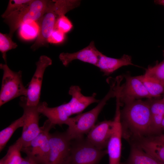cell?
I'll list each match as a JSON object with an SVG mask.
<instances>
[{
    "label": "cell",
    "instance_id": "obj_5",
    "mask_svg": "<svg viewBox=\"0 0 164 164\" xmlns=\"http://www.w3.org/2000/svg\"><path fill=\"white\" fill-rule=\"evenodd\" d=\"M0 68L3 71L0 92V106L19 97H26L27 88L23 83L22 71H12L6 63H1Z\"/></svg>",
    "mask_w": 164,
    "mask_h": 164
},
{
    "label": "cell",
    "instance_id": "obj_21",
    "mask_svg": "<svg viewBox=\"0 0 164 164\" xmlns=\"http://www.w3.org/2000/svg\"><path fill=\"white\" fill-rule=\"evenodd\" d=\"M136 77L143 84L152 98L158 97L164 93V85L155 79L145 74Z\"/></svg>",
    "mask_w": 164,
    "mask_h": 164
},
{
    "label": "cell",
    "instance_id": "obj_27",
    "mask_svg": "<svg viewBox=\"0 0 164 164\" xmlns=\"http://www.w3.org/2000/svg\"><path fill=\"white\" fill-rule=\"evenodd\" d=\"M73 27L71 21L65 15H63L57 19L54 29H58L66 34L70 32Z\"/></svg>",
    "mask_w": 164,
    "mask_h": 164
},
{
    "label": "cell",
    "instance_id": "obj_22",
    "mask_svg": "<svg viewBox=\"0 0 164 164\" xmlns=\"http://www.w3.org/2000/svg\"><path fill=\"white\" fill-rule=\"evenodd\" d=\"M24 117L22 115L20 118L13 122L7 127L0 132V151L4 149L15 132L19 128L22 127Z\"/></svg>",
    "mask_w": 164,
    "mask_h": 164
},
{
    "label": "cell",
    "instance_id": "obj_14",
    "mask_svg": "<svg viewBox=\"0 0 164 164\" xmlns=\"http://www.w3.org/2000/svg\"><path fill=\"white\" fill-rule=\"evenodd\" d=\"M114 127L113 120H105L95 124L87 134L86 139L97 148H107Z\"/></svg>",
    "mask_w": 164,
    "mask_h": 164
},
{
    "label": "cell",
    "instance_id": "obj_26",
    "mask_svg": "<svg viewBox=\"0 0 164 164\" xmlns=\"http://www.w3.org/2000/svg\"><path fill=\"white\" fill-rule=\"evenodd\" d=\"M32 0H10L7 8L1 15L3 19L21 9L28 4Z\"/></svg>",
    "mask_w": 164,
    "mask_h": 164
},
{
    "label": "cell",
    "instance_id": "obj_29",
    "mask_svg": "<svg viewBox=\"0 0 164 164\" xmlns=\"http://www.w3.org/2000/svg\"><path fill=\"white\" fill-rule=\"evenodd\" d=\"M21 164H36L29 157L26 156L23 158Z\"/></svg>",
    "mask_w": 164,
    "mask_h": 164
},
{
    "label": "cell",
    "instance_id": "obj_15",
    "mask_svg": "<svg viewBox=\"0 0 164 164\" xmlns=\"http://www.w3.org/2000/svg\"><path fill=\"white\" fill-rule=\"evenodd\" d=\"M101 53L97 49L94 42L92 41L87 46L77 52L61 53L59 55V58L65 66L76 60L96 66Z\"/></svg>",
    "mask_w": 164,
    "mask_h": 164
},
{
    "label": "cell",
    "instance_id": "obj_18",
    "mask_svg": "<svg viewBox=\"0 0 164 164\" xmlns=\"http://www.w3.org/2000/svg\"><path fill=\"white\" fill-rule=\"evenodd\" d=\"M149 99L152 125L154 136L162 130L161 123L164 117V101L162 99Z\"/></svg>",
    "mask_w": 164,
    "mask_h": 164
},
{
    "label": "cell",
    "instance_id": "obj_28",
    "mask_svg": "<svg viewBox=\"0 0 164 164\" xmlns=\"http://www.w3.org/2000/svg\"><path fill=\"white\" fill-rule=\"evenodd\" d=\"M65 38V34L61 31L54 29L48 39V43L59 44L63 43Z\"/></svg>",
    "mask_w": 164,
    "mask_h": 164
},
{
    "label": "cell",
    "instance_id": "obj_32",
    "mask_svg": "<svg viewBox=\"0 0 164 164\" xmlns=\"http://www.w3.org/2000/svg\"><path fill=\"white\" fill-rule=\"evenodd\" d=\"M120 164H129L128 163H121Z\"/></svg>",
    "mask_w": 164,
    "mask_h": 164
},
{
    "label": "cell",
    "instance_id": "obj_33",
    "mask_svg": "<svg viewBox=\"0 0 164 164\" xmlns=\"http://www.w3.org/2000/svg\"><path fill=\"white\" fill-rule=\"evenodd\" d=\"M162 99H163V100L164 101V96L163 98H162Z\"/></svg>",
    "mask_w": 164,
    "mask_h": 164
},
{
    "label": "cell",
    "instance_id": "obj_11",
    "mask_svg": "<svg viewBox=\"0 0 164 164\" xmlns=\"http://www.w3.org/2000/svg\"><path fill=\"white\" fill-rule=\"evenodd\" d=\"M52 64V60L45 55L41 56L36 63V69L27 88L26 96L23 97L27 106H36L40 103L44 74L46 68Z\"/></svg>",
    "mask_w": 164,
    "mask_h": 164
},
{
    "label": "cell",
    "instance_id": "obj_25",
    "mask_svg": "<svg viewBox=\"0 0 164 164\" xmlns=\"http://www.w3.org/2000/svg\"><path fill=\"white\" fill-rule=\"evenodd\" d=\"M18 46L17 43L12 40L8 34L0 33V51L2 57L6 63V53L9 50L16 48Z\"/></svg>",
    "mask_w": 164,
    "mask_h": 164
},
{
    "label": "cell",
    "instance_id": "obj_30",
    "mask_svg": "<svg viewBox=\"0 0 164 164\" xmlns=\"http://www.w3.org/2000/svg\"><path fill=\"white\" fill-rule=\"evenodd\" d=\"M152 137L157 140L164 142V134Z\"/></svg>",
    "mask_w": 164,
    "mask_h": 164
},
{
    "label": "cell",
    "instance_id": "obj_1",
    "mask_svg": "<svg viewBox=\"0 0 164 164\" xmlns=\"http://www.w3.org/2000/svg\"><path fill=\"white\" fill-rule=\"evenodd\" d=\"M120 111L122 138L131 145L154 136L149 99L125 104Z\"/></svg>",
    "mask_w": 164,
    "mask_h": 164
},
{
    "label": "cell",
    "instance_id": "obj_12",
    "mask_svg": "<svg viewBox=\"0 0 164 164\" xmlns=\"http://www.w3.org/2000/svg\"><path fill=\"white\" fill-rule=\"evenodd\" d=\"M121 106L119 100L116 99L115 113L113 132L107 147L109 164H120L121 152L122 132L120 122Z\"/></svg>",
    "mask_w": 164,
    "mask_h": 164
},
{
    "label": "cell",
    "instance_id": "obj_2",
    "mask_svg": "<svg viewBox=\"0 0 164 164\" xmlns=\"http://www.w3.org/2000/svg\"><path fill=\"white\" fill-rule=\"evenodd\" d=\"M109 85L108 92L95 107L87 112L70 118L66 122L65 124L68 126L66 132L71 140L84 137L95 125L99 114L107 101L116 97L114 84L111 83Z\"/></svg>",
    "mask_w": 164,
    "mask_h": 164
},
{
    "label": "cell",
    "instance_id": "obj_17",
    "mask_svg": "<svg viewBox=\"0 0 164 164\" xmlns=\"http://www.w3.org/2000/svg\"><path fill=\"white\" fill-rule=\"evenodd\" d=\"M133 144L138 145L145 152L164 164V142L151 137L142 139Z\"/></svg>",
    "mask_w": 164,
    "mask_h": 164
},
{
    "label": "cell",
    "instance_id": "obj_7",
    "mask_svg": "<svg viewBox=\"0 0 164 164\" xmlns=\"http://www.w3.org/2000/svg\"><path fill=\"white\" fill-rule=\"evenodd\" d=\"M54 127L50 121L46 120L41 127V132L27 146L22 147L21 152L36 164H46L50 150L49 132Z\"/></svg>",
    "mask_w": 164,
    "mask_h": 164
},
{
    "label": "cell",
    "instance_id": "obj_9",
    "mask_svg": "<svg viewBox=\"0 0 164 164\" xmlns=\"http://www.w3.org/2000/svg\"><path fill=\"white\" fill-rule=\"evenodd\" d=\"M50 150L46 164H69L71 140L66 131L49 134Z\"/></svg>",
    "mask_w": 164,
    "mask_h": 164
},
{
    "label": "cell",
    "instance_id": "obj_13",
    "mask_svg": "<svg viewBox=\"0 0 164 164\" xmlns=\"http://www.w3.org/2000/svg\"><path fill=\"white\" fill-rule=\"evenodd\" d=\"M60 17L54 7V2L50 9L37 22L39 26V31L36 40L30 48L35 51L39 48L47 46L48 39L54 30L56 21Z\"/></svg>",
    "mask_w": 164,
    "mask_h": 164
},
{
    "label": "cell",
    "instance_id": "obj_8",
    "mask_svg": "<svg viewBox=\"0 0 164 164\" xmlns=\"http://www.w3.org/2000/svg\"><path fill=\"white\" fill-rule=\"evenodd\" d=\"M125 81L120 86L122 77H117L115 89L119 97L121 106L143 98H152L142 82L137 77L125 75Z\"/></svg>",
    "mask_w": 164,
    "mask_h": 164
},
{
    "label": "cell",
    "instance_id": "obj_19",
    "mask_svg": "<svg viewBox=\"0 0 164 164\" xmlns=\"http://www.w3.org/2000/svg\"><path fill=\"white\" fill-rule=\"evenodd\" d=\"M127 163L129 164H163L157 159L145 152L138 145H131Z\"/></svg>",
    "mask_w": 164,
    "mask_h": 164
},
{
    "label": "cell",
    "instance_id": "obj_24",
    "mask_svg": "<svg viewBox=\"0 0 164 164\" xmlns=\"http://www.w3.org/2000/svg\"><path fill=\"white\" fill-rule=\"evenodd\" d=\"M163 54V61L159 63H157L153 66L149 67L144 74L155 79L164 85V51Z\"/></svg>",
    "mask_w": 164,
    "mask_h": 164
},
{
    "label": "cell",
    "instance_id": "obj_3",
    "mask_svg": "<svg viewBox=\"0 0 164 164\" xmlns=\"http://www.w3.org/2000/svg\"><path fill=\"white\" fill-rule=\"evenodd\" d=\"M53 2V0H32L20 10L4 19V22L9 27V36L12 38L15 31L24 23L32 21L37 22L50 10Z\"/></svg>",
    "mask_w": 164,
    "mask_h": 164
},
{
    "label": "cell",
    "instance_id": "obj_10",
    "mask_svg": "<svg viewBox=\"0 0 164 164\" xmlns=\"http://www.w3.org/2000/svg\"><path fill=\"white\" fill-rule=\"evenodd\" d=\"M19 104L23 110V125L21 136L18 138L22 147L27 146L30 142L41 132L39 126L40 113L38 106H28L26 104L23 97L20 98Z\"/></svg>",
    "mask_w": 164,
    "mask_h": 164
},
{
    "label": "cell",
    "instance_id": "obj_20",
    "mask_svg": "<svg viewBox=\"0 0 164 164\" xmlns=\"http://www.w3.org/2000/svg\"><path fill=\"white\" fill-rule=\"evenodd\" d=\"M22 148V144L18 139L9 147L6 155L1 159L0 164H21L23 158L21 154Z\"/></svg>",
    "mask_w": 164,
    "mask_h": 164
},
{
    "label": "cell",
    "instance_id": "obj_4",
    "mask_svg": "<svg viewBox=\"0 0 164 164\" xmlns=\"http://www.w3.org/2000/svg\"><path fill=\"white\" fill-rule=\"evenodd\" d=\"M87 107L80 99L73 96L68 102L54 107H49L46 102H40L38 110L55 127L56 125L65 124L71 115L81 113Z\"/></svg>",
    "mask_w": 164,
    "mask_h": 164
},
{
    "label": "cell",
    "instance_id": "obj_6",
    "mask_svg": "<svg viewBox=\"0 0 164 164\" xmlns=\"http://www.w3.org/2000/svg\"><path fill=\"white\" fill-rule=\"evenodd\" d=\"M107 154V149L97 148L86 138L72 140L69 164H99Z\"/></svg>",
    "mask_w": 164,
    "mask_h": 164
},
{
    "label": "cell",
    "instance_id": "obj_16",
    "mask_svg": "<svg viewBox=\"0 0 164 164\" xmlns=\"http://www.w3.org/2000/svg\"><path fill=\"white\" fill-rule=\"evenodd\" d=\"M129 65L135 66L132 63L130 56L124 54L117 59L107 56L101 53L96 67L103 73L104 75L108 76L120 68Z\"/></svg>",
    "mask_w": 164,
    "mask_h": 164
},
{
    "label": "cell",
    "instance_id": "obj_31",
    "mask_svg": "<svg viewBox=\"0 0 164 164\" xmlns=\"http://www.w3.org/2000/svg\"><path fill=\"white\" fill-rule=\"evenodd\" d=\"M155 2L156 4L164 6V0H155Z\"/></svg>",
    "mask_w": 164,
    "mask_h": 164
},
{
    "label": "cell",
    "instance_id": "obj_23",
    "mask_svg": "<svg viewBox=\"0 0 164 164\" xmlns=\"http://www.w3.org/2000/svg\"><path fill=\"white\" fill-rule=\"evenodd\" d=\"M39 26L35 21H29L22 24L19 28V34L23 39L29 40L37 37Z\"/></svg>",
    "mask_w": 164,
    "mask_h": 164
}]
</instances>
